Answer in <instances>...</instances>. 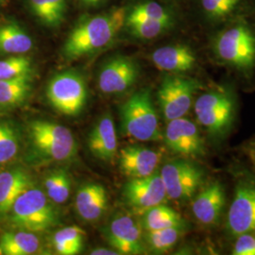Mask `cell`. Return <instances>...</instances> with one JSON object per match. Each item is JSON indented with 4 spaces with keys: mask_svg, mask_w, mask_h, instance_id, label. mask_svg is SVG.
Segmentation results:
<instances>
[{
    "mask_svg": "<svg viewBox=\"0 0 255 255\" xmlns=\"http://www.w3.org/2000/svg\"><path fill=\"white\" fill-rule=\"evenodd\" d=\"M167 198L178 201L191 200L202 183L201 168L190 162L176 160L164 164L160 171Z\"/></svg>",
    "mask_w": 255,
    "mask_h": 255,
    "instance_id": "9c48e42d",
    "label": "cell"
},
{
    "mask_svg": "<svg viewBox=\"0 0 255 255\" xmlns=\"http://www.w3.org/2000/svg\"><path fill=\"white\" fill-rule=\"evenodd\" d=\"M39 250L40 241L31 232H9L0 237L1 255H35Z\"/></svg>",
    "mask_w": 255,
    "mask_h": 255,
    "instance_id": "7402d4cb",
    "label": "cell"
},
{
    "mask_svg": "<svg viewBox=\"0 0 255 255\" xmlns=\"http://www.w3.org/2000/svg\"><path fill=\"white\" fill-rule=\"evenodd\" d=\"M31 73V61L26 56H12L0 61V80L16 79Z\"/></svg>",
    "mask_w": 255,
    "mask_h": 255,
    "instance_id": "f1b7e54d",
    "label": "cell"
},
{
    "mask_svg": "<svg viewBox=\"0 0 255 255\" xmlns=\"http://www.w3.org/2000/svg\"><path fill=\"white\" fill-rule=\"evenodd\" d=\"M164 141L172 151L197 158L205 153V146L197 125L189 119H173L167 122Z\"/></svg>",
    "mask_w": 255,
    "mask_h": 255,
    "instance_id": "8fae6325",
    "label": "cell"
},
{
    "mask_svg": "<svg viewBox=\"0 0 255 255\" xmlns=\"http://www.w3.org/2000/svg\"><path fill=\"white\" fill-rule=\"evenodd\" d=\"M31 90V75L10 80H0V108L7 109L21 105L28 98Z\"/></svg>",
    "mask_w": 255,
    "mask_h": 255,
    "instance_id": "603a6c76",
    "label": "cell"
},
{
    "mask_svg": "<svg viewBox=\"0 0 255 255\" xmlns=\"http://www.w3.org/2000/svg\"><path fill=\"white\" fill-rule=\"evenodd\" d=\"M183 231L182 226H175L170 228L147 231L146 235V244L154 254H164L172 249Z\"/></svg>",
    "mask_w": 255,
    "mask_h": 255,
    "instance_id": "4316f807",
    "label": "cell"
},
{
    "mask_svg": "<svg viewBox=\"0 0 255 255\" xmlns=\"http://www.w3.org/2000/svg\"><path fill=\"white\" fill-rule=\"evenodd\" d=\"M151 60L161 71L182 73L192 69L196 63V56L189 46L175 45L156 49L151 55Z\"/></svg>",
    "mask_w": 255,
    "mask_h": 255,
    "instance_id": "d6986e66",
    "label": "cell"
},
{
    "mask_svg": "<svg viewBox=\"0 0 255 255\" xmlns=\"http://www.w3.org/2000/svg\"><path fill=\"white\" fill-rule=\"evenodd\" d=\"M126 17L125 9L119 8L79 24L64 43V57L75 60L108 46L124 26Z\"/></svg>",
    "mask_w": 255,
    "mask_h": 255,
    "instance_id": "6da1fadb",
    "label": "cell"
},
{
    "mask_svg": "<svg viewBox=\"0 0 255 255\" xmlns=\"http://www.w3.org/2000/svg\"><path fill=\"white\" fill-rule=\"evenodd\" d=\"M128 27L130 32L140 39L149 40L161 34L169 24L158 20L146 18H127Z\"/></svg>",
    "mask_w": 255,
    "mask_h": 255,
    "instance_id": "4dcf8cb0",
    "label": "cell"
},
{
    "mask_svg": "<svg viewBox=\"0 0 255 255\" xmlns=\"http://www.w3.org/2000/svg\"><path fill=\"white\" fill-rule=\"evenodd\" d=\"M227 225L233 236L255 230V188L241 185L237 189L235 199L228 212Z\"/></svg>",
    "mask_w": 255,
    "mask_h": 255,
    "instance_id": "5bb4252c",
    "label": "cell"
},
{
    "mask_svg": "<svg viewBox=\"0 0 255 255\" xmlns=\"http://www.w3.org/2000/svg\"><path fill=\"white\" fill-rule=\"evenodd\" d=\"M33 46L31 37L16 23L9 22L0 26V53L21 55Z\"/></svg>",
    "mask_w": 255,
    "mask_h": 255,
    "instance_id": "44dd1931",
    "label": "cell"
},
{
    "mask_svg": "<svg viewBox=\"0 0 255 255\" xmlns=\"http://www.w3.org/2000/svg\"><path fill=\"white\" fill-rule=\"evenodd\" d=\"M19 140L15 128L0 121V164L8 163L18 153Z\"/></svg>",
    "mask_w": 255,
    "mask_h": 255,
    "instance_id": "f546056e",
    "label": "cell"
},
{
    "mask_svg": "<svg viewBox=\"0 0 255 255\" xmlns=\"http://www.w3.org/2000/svg\"><path fill=\"white\" fill-rule=\"evenodd\" d=\"M33 14L46 27H59L64 20L66 0H28Z\"/></svg>",
    "mask_w": 255,
    "mask_h": 255,
    "instance_id": "cb8c5ba5",
    "label": "cell"
},
{
    "mask_svg": "<svg viewBox=\"0 0 255 255\" xmlns=\"http://www.w3.org/2000/svg\"><path fill=\"white\" fill-rule=\"evenodd\" d=\"M143 216V226L146 231L183 225V220L181 216L172 208L163 203L147 210Z\"/></svg>",
    "mask_w": 255,
    "mask_h": 255,
    "instance_id": "d4e9b609",
    "label": "cell"
},
{
    "mask_svg": "<svg viewBox=\"0 0 255 255\" xmlns=\"http://www.w3.org/2000/svg\"><path fill=\"white\" fill-rule=\"evenodd\" d=\"M123 198L137 214L144 215L147 210L163 203L167 198L160 172L139 179H130L123 189Z\"/></svg>",
    "mask_w": 255,
    "mask_h": 255,
    "instance_id": "30bf717a",
    "label": "cell"
},
{
    "mask_svg": "<svg viewBox=\"0 0 255 255\" xmlns=\"http://www.w3.org/2000/svg\"><path fill=\"white\" fill-rule=\"evenodd\" d=\"M102 1H104V0H93V4H94V6H95V5L100 4Z\"/></svg>",
    "mask_w": 255,
    "mask_h": 255,
    "instance_id": "8d00e7d4",
    "label": "cell"
},
{
    "mask_svg": "<svg viewBox=\"0 0 255 255\" xmlns=\"http://www.w3.org/2000/svg\"><path fill=\"white\" fill-rule=\"evenodd\" d=\"M107 193L105 188L97 182L82 185L77 192L75 207L79 216L88 222L101 219L107 208Z\"/></svg>",
    "mask_w": 255,
    "mask_h": 255,
    "instance_id": "ac0fdd59",
    "label": "cell"
},
{
    "mask_svg": "<svg viewBox=\"0 0 255 255\" xmlns=\"http://www.w3.org/2000/svg\"><path fill=\"white\" fill-rule=\"evenodd\" d=\"M31 145L40 156L58 162L72 159L77 144L71 130L47 120H33L28 126Z\"/></svg>",
    "mask_w": 255,
    "mask_h": 255,
    "instance_id": "277c9868",
    "label": "cell"
},
{
    "mask_svg": "<svg viewBox=\"0 0 255 255\" xmlns=\"http://www.w3.org/2000/svg\"><path fill=\"white\" fill-rule=\"evenodd\" d=\"M201 87L196 80L179 76L165 77L158 90V102L168 122L183 118L191 109L195 93Z\"/></svg>",
    "mask_w": 255,
    "mask_h": 255,
    "instance_id": "ba28073f",
    "label": "cell"
},
{
    "mask_svg": "<svg viewBox=\"0 0 255 255\" xmlns=\"http://www.w3.org/2000/svg\"><path fill=\"white\" fill-rule=\"evenodd\" d=\"M161 154L144 146H128L119 153V167L129 179H139L156 172Z\"/></svg>",
    "mask_w": 255,
    "mask_h": 255,
    "instance_id": "9a60e30c",
    "label": "cell"
},
{
    "mask_svg": "<svg viewBox=\"0 0 255 255\" xmlns=\"http://www.w3.org/2000/svg\"><path fill=\"white\" fill-rule=\"evenodd\" d=\"M225 203L226 196L221 183L211 182L193 201L192 212L199 222L204 225H213L219 222Z\"/></svg>",
    "mask_w": 255,
    "mask_h": 255,
    "instance_id": "2e32d148",
    "label": "cell"
},
{
    "mask_svg": "<svg viewBox=\"0 0 255 255\" xmlns=\"http://www.w3.org/2000/svg\"><path fill=\"white\" fill-rule=\"evenodd\" d=\"M92 255H120L118 251L116 250H110V249H104V248H101V249H95L91 252Z\"/></svg>",
    "mask_w": 255,
    "mask_h": 255,
    "instance_id": "e575fe53",
    "label": "cell"
},
{
    "mask_svg": "<svg viewBox=\"0 0 255 255\" xmlns=\"http://www.w3.org/2000/svg\"><path fill=\"white\" fill-rule=\"evenodd\" d=\"M31 186L29 175L21 168L0 173V217L9 214L19 196Z\"/></svg>",
    "mask_w": 255,
    "mask_h": 255,
    "instance_id": "ffe728a7",
    "label": "cell"
},
{
    "mask_svg": "<svg viewBox=\"0 0 255 255\" xmlns=\"http://www.w3.org/2000/svg\"><path fill=\"white\" fill-rule=\"evenodd\" d=\"M136 64L127 57H116L102 67L99 76V87L104 94H120L127 91L135 82Z\"/></svg>",
    "mask_w": 255,
    "mask_h": 255,
    "instance_id": "4fadbf2b",
    "label": "cell"
},
{
    "mask_svg": "<svg viewBox=\"0 0 255 255\" xmlns=\"http://www.w3.org/2000/svg\"><path fill=\"white\" fill-rule=\"evenodd\" d=\"M83 3H85L86 5H89V6H94L93 4V0H82Z\"/></svg>",
    "mask_w": 255,
    "mask_h": 255,
    "instance_id": "d590c367",
    "label": "cell"
},
{
    "mask_svg": "<svg viewBox=\"0 0 255 255\" xmlns=\"http://www.w3.org/2000/svg\"><path fill=\"white\" fill-rule=\"evenodd\" d=\"M88 147L96 158L113 161L118 152V135L114 119L106 116L100 119L88 137Z\"/></svg>",
    "mask_w": 255,
    "mask_h": 255,
    "instance_id": "e0dca14e",
    "label": "cell"
},
{
    "mask_svg": "<svg viewBox=\"0 0 255 255\" xmlns=\"http://www.w3.org/2000/svg\"><path fill=\"white\" fill-rule=\"evenodd\" d=\"M127 18H146L158 20L170 24V16L163 6L156 2H146L136 5Z\"/></svg>",
    "mask_w": 255,
    "mask_h": 255,
    "instance_id": "1f68e13d",
    "label": "cell"
},
{
    "mask_svg": "<svg viewBox=\"0 0 255 255\" xmlns=\"http://www.w3.org/2000/svg\"><path fill=\"white\" fill-rule=\"evenodd\" d=\"M198 122L213 135L224 133L235 116V103L226 92L211 91L200 96L195 102Z\"/></svg>",
    "mask_w": 255,
    "mask_h": 255,
    "instance_id": "52a82bcc",
    "label": "cell"
},
{
    "mask_svg": "<svg viewBox=\"0 0 255 255\" xmlns=\"http://www.w3.org/2000/svg\"><path fill=\"white\" fill-rule=\"evenodd\" d=\"M107 237L110 245L120 255H142L145 253L142 229L136 220L129 216L120 215L113 219Z\"/></svg>",
    "mask_w": 255,
    "mask_h": 255,
    "instance_id": "7c38bea8",
    "label": "cell"
},
{
    "mask_svg": "<svg viewBox=\"0 0 255 255\" xmlns=\"http://www.w3.org/2000/svg\"><path fill=\"white\" fill-rule=\"evenodd\" d=\"M85 233L78 226H68L53 236L55 251L61 255H79L83 248Z\"/></svg>",
    "mask_w": 255,
    "mask_h": 255,
    "instance_id": "484cf974",
    "label": "cell"
},
{
    "mask_svg": "<svg viewBox=\"0 0 255 255\" xmlns=\"http://www.w3.org/2000/svg\"><path fill=\"white\" fill-rule=\"evenodd\" d=\"M239 0H201L203 9L212 18H220L226 16L235 7Z\"/></svg>",
    "mask_w": 255,
    "mask_h": 255,
    "instance_id": "d6a6232c",
    "label": "cell"
},
{
    "mask_svg": "<svg viewBox=\"0 0 255 255\" xmlns=\"http://www.w3.org/2000/svg\"><path fill=\"white\" fill-rule=\"evenodd\" d=\"M70 185V178L65 170H55L46 177V196L55 203H64L69 198Z\"/></svg>",
    "mask_w": 255,
    "mask_h": 255,
    "instance_id": "83f0119b",
    "label": "cell"
},
{
    "mask_svg": "<svg viewBox=\"0 0 255 255\" xmlns=\"http://www.w3.org/2000/svg\"><path fill=\"white\" fill-rule=\"evenodd\" d=\"M219 58L238 69H250L255 65V35L242 25L222 32L215 45Z\"/></svg>",
    "mask_w": 255,
    "mask_h": 255,
    "instance_id": "8992f818",
    "label": "cell"
},
{
    "mask_svg": "<svg viewBox=\"0 0 255 255\" xmlns=\"http://www.w3.org/2000/svg\"><path fill=\"white\" fill-rule=\"evenodd\" d=\"M46 93L50 105L66 117L80 115L87 100L86 83L75 72L55 75L48 82Z\"/></svg>",
    "mask_w": 255,
    "mask_h": 255,
    "instance_id": "5b68a950",
    "label": "cell"
},
{
    "mask_svg": "<svg viewBox=\"0 0 255 255\" xmlns=\"http://www.w3.org/2000/svg\"><path fill=\"white\" fill-rule=\"evenodd\" d=\"M3 1H4V0H0V5L3 3Z\"/></svg>",
    "mask_w": 255,
    "mask_h": 255,
    "instance_id": "74e56055",
    "label": "cell"
},
{
    "mask_svg": "<svg viewBox=\"0 0 255 255\" xmlns=\"http://www.w3.org/2000/svg\"><path fill=\"white\" fill-rule=\"evenodd\" d=\"M9 213L13 225L31 233L45 232L57 222L54 207L46 194L39 188L29 187L22 193Z\"/></svg>",
    "mask_w": 255,
    "mask_h": 255,
    "instance_id": "3957f363",
    "label": "cell"
},
{
    "mask_svg": "<svg viewBox=\"0 0 255 255\" xmlns=\"http://www.w3.org/2000/svg\"><path fill=\"white\" fill-rule=\"evenodd\" d=\"M233 254L235 255H255V237L249 233L238 236Z\"/></svg>",
    "mask_w": 255,
    "mask_h": 255,
    "instance_id": "836d02e7",
    "label": "cell"
},
{
    "mask_svg": "<svg viewBox=\"0 0 255 255\" xmlns=\"http://www.w3.org/2000/svg\"><path fill=\"white\" fill-rule=\"evenodd\" d=\"M121 125L128 136L138 141L161 139L158 117L148 89L136 92L122 105Z\"/></svg>",
    "mask_w": 255,
    "mask_h": 255,
    "instance_id": "7a4b0ae2",
    "label": "cell"
}]
</instances>
